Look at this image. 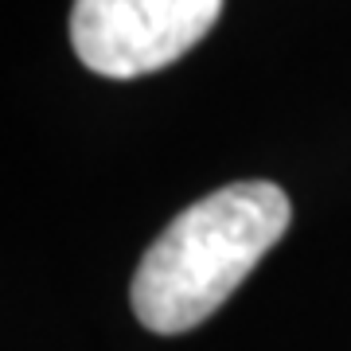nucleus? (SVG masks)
Segmentation results:
<instances>
[{
    "label": "nucleus",
    "mask_w": 351,
    "mask_h": 351,
    "mask_svg": "<svg viewBox=\"0 0 351 351\" xmlns=\"http://www.w3.org/2000/svg\"><path fill=\"white\" fill-rule=\"evenodd\" d=\"M277 184L242 180L203 195L160 230L133 274V313L156 336L203 324L289 230Z\"/></svg>",
    "instance_id": "1"
},
{
    "label": "nucleus",
    "mask_w": 351,
    "mask_h": 351,
    "mask_svg": "<svg viewBox=\"0 0 351 351\" xmlns=\"http://www.w3.org/2000/svg\"><path fill=\"white\" fill-rule=\"evenodd\" d=\"M223 12V0H75V55L106 78H141L176 63Z\"/></svg>",
    "instance_id": "2"
}]
</instances>
